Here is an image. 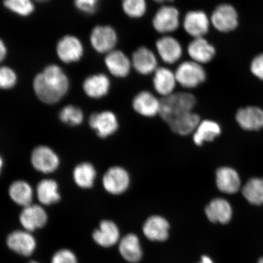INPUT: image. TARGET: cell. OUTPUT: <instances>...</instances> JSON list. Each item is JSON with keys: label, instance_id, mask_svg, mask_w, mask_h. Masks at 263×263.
Instances as JSON below:
<instances>
[{"label": "cell", "instance_id": "cell-44", "mask_svg": "<svg viewBox=\"0 0 263 263\" xmlns=\"http://www.w3.org/2000/svg\"><path fill=\"white\" fill-rule=\"evenodd\" d=\"M35 2L41 3H47L49 1V0H35Z\"/></svg>", "mask_w": 263, "mask_h": 263}, {"label": "cell", "instance_id": "cell-21", "mask_svg": "<svg viewBox=\"0 0 263 263\" xmlns=\"http://www.w3.org/2000/svg\"><path fill=\"white\" fill-rule=\"evenodd\" d=\"M47 212L40 205L31 204L24 207L20 216V221L24 228L29 232L43 228L47 223Z\"/></svg>", "mask_w": 263, "mask_h": 263}, {"label": "cell", "instance_id": "cell-33", "mask_svg": "<svg viewBox=\"0 0 263 263\" xmlns=\"http://www.w3.org/2000/svg\"><path fill=\"white\" fill-rule=\"evenodd\" d=\"M5 7L15 15L27 17L34 12L33 0H3Z\"/></svg>", "mask_w": 263, "mask_h": 263}, {"label": "cell", "instance_id": "cell-42", "mask_svg": "<svg viewBox=\"0 0 263 263\" xmlns=\"http://www.w3.org/2000/svg\"><path fill=\"white\" fill-rule=\"evenodd\" d=\"M199 263H213L212 259L209 258L207 256H202L201 258V261Z\"/></svg>", "mask_w": 263, "mask_h": 263}, {"label": "cell", "instance_id": "cell-22", "mask_svg": "<svg viewBox=\"0 0 263 263\" xmlns=\"http://www.w3.org/2000/svg\"><path fill=\"white\" fill-rule=\"evenodd\" d=\"M9 248L19 255L28 256L34 252L36 247L35 239L28 231L17 230L12 232L7 238Z\"/></svg>", "mask_w": 263, "mask_h": 263}, {"label": "cell", "instance_id": "cell-28", "mask_svg": "<svg viewBox=\"0 0 263 263\" xmlns=\"http://www.w3.org/2000/svg\"><path fill=\"white\" fill-rule=\"evenodd\" d=\"M119 251L123 257L131 262L139 261L142 256L139 239L133 233H129L121 239Z\"/></svg>", "mask_w": 263, "mask_h": 263}, {"label": "cell", "instance_id": "cell-27", "mask_svg": "<svg viewBox=\"0 0 263 263\" xmlns=\"http://www.w3.org/2000/svg\"><path fill=\"white\" fill-rule=\"evenodd\" d=\"M200 117L193 111L182 115L168 124L171 129L180 136H189L193 134L199 124Z\"/></svg>", "mask_w": 263, "mask_h": 263}, {"label": "cell", "instance_id": "cell-38", "mask_svg": "<svg viewBox=\"0 0 263 263\" xmlns=\"http://www.w3.org/2000/svg\"><path fill=\"white\" fill-rule=\"evenodd\" d=\"M250 71L254 77L263 81V52L256 54L252 59Z\"/></svg>", "mask_w": 263, "mask_h": 263}, {"label": "cell", "instance_id": "cell-43", "mask_svg": "<svg viewBox=\"0 0 263 263\" xmlns=\"http://www.w3.org/2000/svg\"><path fill=\"white\" fill-rule=\"evenodd\" d=\"M3 166V160L1 156H0V173L2 172V167Z\"/></svg>", "mask_w": 263, "mask_h": 263}, {"label": "cell", "instance_id": "cell-35", "mask_svg": "<svg viewBox=\"0 0 263 263\" xmlns=\"http://www.w3.org/2000/svg\"><path fill=\"white\" fill-rule=\"evenodd\" d=\"M59 118L62 122L72 126H78L84 120V114L81 108L68 105L62 108L59 113Z\"/></svg>", "mask_w": 263, "mask_h": 263}, {"label": "cell", "instance_id": "cell-6", "mask_svg": "<svg viewBox=\"0 0 263 263\" xmlns=\"http://www.w3.org/2000/svg\"><path fill=\"white\" fill-rule=\"evenodd\" d=\"M90 42L95 51L106 55L116 49L118 42V33L110 25H97L92 29Z\"/></svg>", "mask_w": 263, "mask_h": 263}, {"label": "cell", "instance_id": "cell-25", "mask_svg": "<svg viewBox=\"0 0 263 263\" xmlns=\"http://www.w3.org/2000/svg\"><path fill=\"white\" fill-rule=\"evenodd\" d=\"M222 133L220 125L215 121L205 120L200 121L193 134L194 143L201 146L205 142H212Z\"/></svg>", "mask_w": 263, "mask_h": 263}, {"label": "cell", "instance_id": "cell-5", "mask_svg": "<svg viewBox=\"0 0 263 263\" xmlns=\"http://www.w3.org/2000/svg\"><path fill=\"white\" fill-rule=\"evenodd\" d=\"M180 23L179 9L169 4L161 6L152 20L154 30L162 35H171L176 32Z\"/></svg>", "mask_w": 263, "mask_h": 263}, {"label": "cell", "instance_id": "cell-30", "mask_svg": "<svg viewBox=\"0 0 263 263\" xmlns=\"http://www.w3.org/2000/svg\"><path fill=\"white\" fill-rule=\"evenodd\" d=\"M36 192L39 201L45 205L53 204L61 199L58 183L54 180H42L39 183Z\"/></svg>", "mask_w": 263, "mask_h": 263}, {"label": "cell", "instance_id": "cell-31", "mask_svg": "<svg viewBox=\"0 0 263 263\" xmlns=\"http://www.w3.org/2000/svg\"><path fill=\"white\" fill-rule=\"evenodd\" d=\"M97 172L93 164L84 162L79 164L73 172V179L77 185L82 189H90L94 185Z\"/></svg>", "mask_w": 263, "mask_h": 263}, {"label": "cell", "instance_id": "cell-16", "mask_svg": "<svg viewBox=\"0 0 263 263\" xmlns=\"http://www.w3.org/2000/svg\"><path fill=\"white\" fill-rule=\"evenodd\" d=\"M132 105L134 111L142 117L152 118L160 114V100L149 91L143 90L138 93Z\"/></svg>", "mask_w": 263, "mask_h": 263}, {"label": "cell", "instance_id": "cell-9", "mask_svg": "<svg viewBox=\"0 0 263 263\" xmlns=\"http://www.w3.org/2000/svg\"><path fill=\"white\" fill-rule=\"evenodd\" d=\"M130 177L124 167L119 166L110 167L104 174L103 185L105 190L110 195H120L129 189Z\"/></svg>", "mask_w": 263, "mask_h": 263}, {"label": "cell", "instance_id": "cell-11", "mask_svg": "<svg viewBox=\"0 0 263 263\" xmlns=\"http://www.w3.org/2000/svg\"><path fill=\"white\" fill-rule=\"evenodd\" d=\"M130 59L133 68L141 76L153 74L159 67L157 54L145 46L137 48Z\"/></svg>", "mask_w": 263, "mask_h": 263}, {"label": "cell", "instance_id": "cell-15", "mask_svg": "<svg viewBox=\"0 0 263 263\" xmlns=\"http://www.w3.org/2000/svg\"><path fill=\"white\" fill-rule=\"evenodd\" d=\"M33 167L42 173L48 174L58 168L60 160L57 154L51 148L40 146L35 148L31 155Z\"/></svg>", "mask_w": 263, "mask_h": 263}, {"label": "cell", "instance_id": "cell-19", "mask_svg": "<svg viewBox=\"0 0 263 263\" xmlns=\"http://www.w3.org/2000/svg\"><path fill=\"white\" fill-rule=\"evenodd\" d=\"M82 87L87 97L98 100L106 97L109 93L111 81L106 74H93L85 79Z\"/></svg>", "mask_w": 263, "mask_h": 263}, {"label": "cell", "instance_id": "cell-32", "mask_svg": "<svg viewBox=\"0 0 263 263\" xmlns=\"http://www.w3.org/2000/svg\"><path fill=\"white\" fill-rule=\"evenodd\" d=\"M242 193L251 204H263V178L254 177L249 179L243 186Z\"/></svg>", "mask_w": 263, "mask_h": 263}, {"label": "cell", "instance_id": "cell-17", "mask_svg": "<svg viewBox=\"0 0 263 263\" xmlns=\"http://www.w3.org/2000/svg\"><path fill=\"white\" fill-rule=\"evenodd\" d=\"M154 90L162 98L175 92L177 85L175 72L166 67H159L153 73Z\"/></svg>", "mask_w": 263, "mask_h": 263}, {"label": "cell", "instance_id": "cell-23", "mask_svg": "<svg viewBox=\"0 0 263 263\" xmlns=\"http://www.w3.org/2000/svg\"><path fill=\"white\" fill-rule=\"evenodd\" d=\"M205 212L210 221L222 224L229 222L233 215L231 205L228 200L221 197L212 200L205 206Z\"/></svg>", "mask_w": 263, "mask_h": 263}, {"label": "cell", "instance_id": "cell-45", "mask_svg": "<svg viewBox=\"0 0 263 263\" xmlns=\"http://www.w3.org/2000/svg\"><path fill=\"white\" fill-rule=\"evenodd\" d=\"M258 263H263V257L259 259Z\"/></svg>", "mask_w": 263, "mask_h": 263}, {"label": "cell", "instance_id": "cell-24", "mask_svg": "<svg viewBox=\"0 0 263 263\" xmlns=\"http://www.w3.org/2000/svg\"><path fill=\"white\" fill-rule=\"evenodd\" d=\"M170 223L165 218L153 215L147 218L143 227L144 235L152 241H163L168 237Z\"/></svg>", "mask_w": 263, "mask_h": 263}, {"label": "cell", "instance_id": "cell-3", "mask_svg": "<svg viewBox=\"0 0 263 263\" xmlns=\"http://www.w3.org/2000/svg\"><path fill=\"white\" fill-rule=\"evenodd\" d=\"M174 72L177 84L185 89H195L205 83L207 79L203 65L192 60L181 62Z\"/></svg>", "mask_w": 263, "mask_h": 263}, {"label": "cell", "instance_id": "cell-37", "mask_svg": "<svg viewBox=\"0 0 263 263\" xmlns=\"http://www.w3.org/2000/svg\"><path fill=\"white\" fill-rule=\"evenodd\" d=\"M101 0H74V5L85 15H93L100 8Z\"/></svg>", "mask_w": 263, "mask_h": 263}, {"label": "cell", "instance_id": "cell-10", "mask_svg": "<svg viewBox=\"0 0 263 263\" xmlns=\"http://www.w3.org/2000/svg\"><path fill=\"white\" fill-rule=\"evenodd\" d=\"M158 57L167 65H174L182 58L183 49L181 43L172 35L161 36L156 42Z\"/></svg>", "mask_w": 263, "mask_h": 263}, {"label": "cell", "instance_id": "cell-12", "mask_svg": "<svg viewBox=\"0 0 263 263\" xmlns=\"http://www.w3.org/2000/svg\"><path fill=\"white\" fill-rule=\"evenodd\" d=\"M104 64L108 73L118 79L127 78L133 69L130 58L117 49L105 55Z\"/></svg>", "mask_w": 263, "mask_h": 263}, {"label": "cell", "instance_id": "cell-46", "mask_svg": "<svg viewBox=\"0 0 263 263\" xmlns=\"http://www.w3.org/2000/svg\"><path fill=\"white\" fill-rule=\"evenodd\" d=\"M29 263H38L37 262H35V261H31L30 262H29Z\"/></svg>", "mask_w": 263, "mask_h": 263}, {"label": "cell", "instance_id": "cell-14", "mask_svg": "<svg viewBox=\"0 0 263 263\" xmlns=\"http://www.w3.org/2000/svg\"><path fill=\"white\" fill-rule=\"evenodd\" d=\"M190 60L200 65H205L215 59L216 49L205 37L192 39L186 48Z\"/></svg>", "mask_w": 263, "mask_h": 263}, {"label": "cell", "instance_id": "cell-20", "mask_svg": "<svg viewBox=\"0 0 263 263\" xmlns=\"http://www.w3.org/2000/svg\"><path fill=\"white\" fill-rule=\"evenodd\" d=\"M236 120L242 129L259 130L263 128V110L256 106L239 108L236 114Z\"/></svg>", "mask_w": 263, "mask_h": 263}, {"label": "cell", "instance_id": "cell-7", "mask_svg": "<svg viewBox=\"0 0 263 263\" xmlns=\"http://www.w3.org/2000/svg\"><path fill=\"white\" fill-rule=\"evenodd\" d=\"M184 31L192 39L205 37L212 26L208 14L202 10H191L182 21Z\"/></svg>", "mask_w": 263, "mask_h": 263}, {"label": "cell", "instance_id": "cell-8", "mask_svg": "<svg viewBox=\"0 0 263 263\" xmlns=\"http://www.w3.org/2000/svg\"><path fill=\"white\" fill-rule=\"evenodd\" d=\"M55 50L59 59L67 64L80 61L84 54L83 44L73 35H66L59 39Z\"/></svg>", "mask_w": 263, "mask_h": 263}, {"label": "cell", "instance_id": "cell-34", "mask_svg": "<svg viewBox=\"0 0 263 263\" xmlns=\"http://www.w3.org/2000/svg\"><path fill=\"white\" fill-rule=\"evenodd\" d=\"M121 6L124 14L131 19L142 18L147 11L146 0H123Z\"/></svg>", "mask_w": 263, "mask_h": 263}, {"label": "cell", "instance_id": "cell-39", "mask_svg": "<svg viewBox=\"0 0 263 263\" xmlns=\"http://www.w3.org/2000/svg\"><path fill=\"white\" fill-rule=\"evenodd\" d=\"M51 263H78L73 252L68 249H62L54 255Z\"/></svg>", "mask_w": 263, "mask_h": 263}, {"label": "cell", "instance_id": "cell-41", "mask_svg": "<svg viewBox=\"0 0 263 263\" xmlns=\"http://www.w3.org/2000/svg\"><path fill=\"white\" fill-rule=\"evenodd\" d=\"M153 1L157 3H159V4L163 5H168L170 3L174 2V0H153Z\"/></svg>", "mask_w": 263, "mask_h": 263}, {"label": "cell", "instance_id": "cell-13", "mask_svg": "<svg viewBox=\"0 0 263 263\" xmlns=\"http://www.w3.org/2000/svg\"><path fill=\"white\" fill-rule=\"evenodd\" d=\"M89 124L101 139L112 136L119 127L118 118L112 111L106 110L91 114Z\"/></svg>", "mask_w": 263, "mask_h": 263}, {"label": "cell", "instance_id": "cell-18", "mask_svg": "<svg viewBox=\"0 0 263 263\" xmlns=\"http://www.w3.org/2000/svg\"><path fill=\"white\" fill-rule=\"evenodd\" d=\"M216 186L223 193L233 195L241 188V181L239 174L231 167H220L216 172Z\"/></svg>", "mask_w": 263, "mask_h": 263}, {"label": "cell", "instance_id": "cell-2", "mask_svg": "<svg viewBox=\"0 0 263 263\" xmlns=\"http://www.w3.org/2000/svg\"><path fill=\"white\" fill-rule=\"evenodd\" d=\"M159 115L168 124L176 118L193 111L197 103L196 98L187 91L174 92L160 99Z\"/></svg>", "mask_w": 263, "mask_h": 263}, {"label": "cell", "instance_id": "cell-1", "mask_svg": "<svg viewBox=\"0 0 263 263\" xmlns=\"http://www.w3.org/2000/svg\"><path fill=\"white\" fill-rule=\"evenodd\" d=\"M32 85L39 100L45 104H54L67 95L70 81L60 66L49 64L35 75Z\"/></svg>", "mask_w": 263, "mask_h": 263}, {"label": "cell", "instance_id": "cell-4", "mask_svg": "<svg viewBox=\"0 0 263 263\" xmlns=\"http://www.w3.org/2000/svg\"><path fill=\"white\" fill-rule=\"evenodd\" d=\"M210 18L212 27L223 34L234 31L239 24L237 9L229 3H222L216 6Z\"/></svg>", "mask_w": 263, "mask_h": 263}, {"label": "cell", "instance_id": "cell-29", "mask_svg": "<svg viewBox=\"0 0 263 263\" xmlns=\"http://www.w3.org/2000/svg\"><path fill=\"white\" fill-rule=\"evenodd\" d=\"M33 194L31 186L24 180L15 181L9 189V195L13 201L24 207L31 204Z\"/></svg>", "mask_w": 263, "mask_h": 263}, {"label": "cell", "instance_id": "cell-40", "mask_svg": "<svg viewBox=\"0 0 263 263\" xmlns=\"http://www.w3.org/2000/svg\"><path fill=\"white\" fill-rule=\"evenodd\" d=\"M8 54V48L5 43L0 39V63L4 61Z\"/></svg>", "mask_w": 263, "mask_h": 263}, {"label": "cell", "instance_id": "cell-26", "mask_svg": "<svg viewBox=\"0 0 263 263\" xmlns=\"http://www.w3.org/2000/svg\"><path fill=\"white\" fill-rule=\"evenodd\" d=\"M93 238L99 245L108 248L116 244L120 238V232L116 223L110 220H104L100 228L95 230Z\"/></svg>", "mask_w": 263, "mask_h": 263}, {"label": "cell", "instance_id": "cell-36", "mask_svg": "<svg viewBox=\"0 0 263 263\" xmlns=\"http://www.w3.org/2000/svg\"><path fill=\"white\" fill-rule=\"evenodd\" d=\"M16 72L8 66H0V90H10L17 84Z\"/></svg>", "mask_w": 263, "mask_h": 263}]
</instances>
